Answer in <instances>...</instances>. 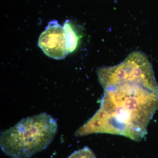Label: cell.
Listing matches in <instances>:
<instances>
[{
    "mask_svg": "<svg viewBox=\"0 0 158 158\" xmlns=\"http://www.w3.org/2000/svg\"><path fill=\"white\" fill-rule=\"evenodd\" d=\"M97 74L104 89L100 107L77 135L109 134L141 141L158 109V84L147 57L134 52L118 65L99 68Z\"/></svg>",
    "mask_w": 158,
    "mask_h": 158,
    "instance_id": "obj_1",
    "label": "cell"
},
{
    "mask_svg": "<svg viewBox=\"0 0 158 158\" xmlns=\"http://www.w3.org/2000/svg\"><path fill=\"white\" fill-rule=\"evenodd\" d=\"M57 129L56 120L47 113L28 117L1 133L0 146L11 158H30L48 147Z\"/></svg>",
    "mask_w": 158,
    "mask_h": 158,
    "instance_id": "obj_2",
    "label": "cell"
},
{
    "mask_svg": "<svg viewBox=\"0 0 158 158\" xmlns=\"http://www.w3.org/2000/svg\"><path fill=\"white\" fill-rule=\"evenodd\" d=\"M38 45L47 56L53 59H64L69 54L63 27L56 20L50 22L40 34Z\"/></svg>",
    "mask_w": 158,
    "mask_h": 158,
    "instance_id": "obj_3",
    "label": "cell"
},
{
    "mask_svg": "<svg viewBox=\"0 0 158 158\" xmlns=\"http://www.w3.org/2000/svg\"><path fill=\"white\" fill-rule=\"evenodd\" d=\"M65 32L66 46L69 54L73 52L76 49L78 45L79 35L76 31L74 26L70 21L67 20L63 26Z\"/></svg>",
    "mask_w": 158,
    "mask_h": 158,
    "instance_id": "obj_4",
    "label": "cell"
},
{
    "mask_svg": "<svg viewBox=\"0 0 158 158\" xmlns=\"http://www.w3.org/2000/svg\"><path fill=\"white\" fill-rule=\"evenodd\" d=\"M67 158H96L92 150L86 146L76 151Z\"/></svg>",
    "mask_w": 158,
    "mask_h": 158,
    "instance_id": "obj_5",
    "label": "cell"
}]
</instances>
